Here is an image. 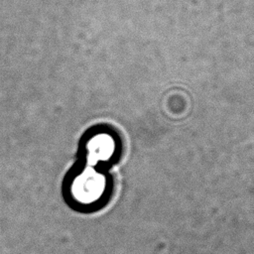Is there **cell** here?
Listing matches in <instances>:
<instances>
[{
	"label": "cell",
	"mask_w": 254,
	"mask_h": 254,
	"mask_svg": "<svg viewBox=\"0 0 254 254\" xmlns=\"http://www.w3.org/2000/svg\"><path fill=\"white\" fill-rule=\"evenodd\" d=\"M110 181L100 168L80 163L72 166L62 183V194L67 205L78 211H91L108 198Z\"/></svg>",
	"instance_id": "1"
},
{
	"label": "cell",
	"mask_w": 254,
	"mask_h": 254,
	"mask_svg": "<svg viewBox=\"0 0 254 254\" xmlns=\"http://www.w3.org/2000/svg\"><path fill=\"white\" fill-rule=\"evenodd\" d=\"M114 153L115 141L110 134L100 130H91L80 139L78 163L101 169V165L109 162Z\"/></svg>",
	"instance_id": "2"
}]
</instances>
